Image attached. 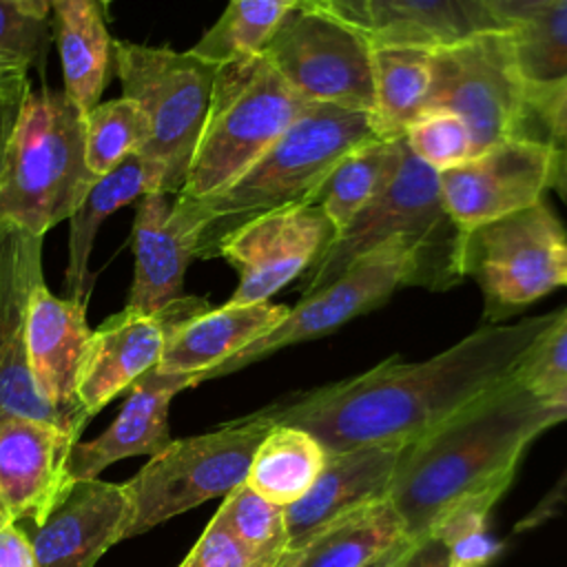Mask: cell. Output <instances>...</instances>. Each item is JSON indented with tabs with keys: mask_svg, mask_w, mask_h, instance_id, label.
Returning <instances> with one entry per match:
<instances>
[{
	"mask_svg": "<svg viewBox=\"0 0 567 567\" xmlns=\"http://www.w3.org/2000/svg\"><path fill=\"white\" fill-rule=\"evenodd\" d=\"M131 501L124 483L100 478L73 481L44 523L27 532L35 567H95L115 543L124 540Z\"/></svg>",
	"mask_w": 567,
	"mask_h": 567,
	"instance_id": "20",
	"label": "cell"
},
{
	"mask_svg": "<svg viewBox=\"0 0 567 567\" xmlns=\"http://www.w3.org/2000/svg\"><path fill=\"white\" fill-rule=\"evenodd\" d=\"M153 190L137 199L133 221L135 272L124 310L135 315H157L184 290L188 264L197 257V244L206 226L193 199Z\"/></svg>",
	"mask_w": 567,
	"mask_h": 567,
	"instance_id": "16",
	"label": "cell"
},
{
	"mask_svg": "<svg viewBox=\"0 0 567 567\" xmlns=\"http://www.w3.org/2000/svg\"><path fill=\"white\" fill-rule=\"evenodd\" d=\"M113 69L124 97L137 102L151 124L140 155L162 171V190L179 195L206 122L217 66L190 51L113 40Z\"/></svg>",
	"mask_w": 567,
	"mask_h": 567,
	"instance_id": "7",
	"label": "cell"
},
{
	"mask_svg": "<svg viewBox=\"0 0 567 567\" xmlns=\"http://www.w3.org/2000/svg\"><path fill=\"white\" fill-rule=\"evenodd\" d=\"M22 9H27L29 13L33 16H40V18H51V11H53V4L55 0H16Z\"/></svg>",
	"mask_w": 567,
	"mask_h": 567,
	"instance_id": "48",
	"label": "cell"
},
{
	"mask_svg": "<svg viewBox=\"0 0 567 567\" xmlns=\"http://www.w3.org/2000/svg\"><path fill=\"white\" fill-rule=\"evenodd\" d=\"M430 66L425 109L458 115L472 133L476 153L525 135L532 109L514 62L509 29L478 33L430 51Z\"/></svg>",
	"mask_w": 567,
	"mask_h": 567,
	"instance_id": "11",
	"label": "cell"
},
{
	"mask_svg": "<svg viewBox=\"0 0 567 567\" xmlns=\"http://www.w3.org/2000/svg\"><path fill=\"white\" fill-rule=\"evenodd\" d=\"M549 133V144L563 153L567 151V82L556 89L538 109L536 113Z\"/></svg>",
	"mask_w": 567,
	"mask_h": 567,
	"instance_id": "41",
	"label": "cell"
},
{
	"mask_svg": "<svg viewBox=\"0 0 567 567\" xmlns=\"http://www.w3.org/2000/svg\"><path fill=\"white\" fill-rule=\"evenodd\" d=\"M545 401L556 405V408H567V383L558 392H554L549 399H545Z\"/></svg>",
	"mask_w": 567,
	"mask_h": 567,
	"instance_id": "49",
	"label": "cell"
},
{
	"mask_svg": "<svg viewBox=\"0 0 567 567\" xmlns=\"http://www.w3.org/2000/svg\"><path fill=\"white\" fill-rule=\"evenodd\" d=\"M95 179L84 157V113L64 91L31 89L0 179V224L44 237Z\"/></svg>",
	"mask_w": 567,
	"mask_h": 567,
	"instance_id": "5",
	"label": "cell"
},
{
	"mask_svg": "<svg viewBox=\"0 0 567 567\" xmlns=\"http://www.w3.org/2000/svg\"><path fill=\"white\" fill-rule=\"evenodd\" d=\"M405 153V137L374 140L348 153L328 177L317 204L339 233L396 175Z\"/></svg>",
	"mask_w": 567,
	"mask_h": 567,
	"instance_id": "31",
	"label": "cell"
},
{
	"mask_svg": "<svg viewBox=\"0 0 567 567\" xmlns=\"http://www.w3.org/2000/svg\"><path fill=\"white\" fill-rule=\"evenodd\" d=\"M303 104L264 55L217 66L179 197L206 199L228 188L284 135Z\"/></svg>",
	"mask_w": 567,
	"mask_h": 567,
	"instance_id": "6",
	"label": "cell"
},
{
	"mask_svg": "<svg viewBox=\"0 0 567 567\" xmlns=\"http://www.w3.org/2000/svg\"><path fill=\"white\" fill-rule=\"evenodd\" d=\"M328 461L326 447L306 430L275 423L252 454L246 483L286 507L299 501Z\"/></svg>",
	"mask_w": 567,
	"mask_h": 567,
	"instance_id": "28",
	"label": "cell"
},
{
	"mask_svg": "<svg viewBox=\"0 0 567 567\" xmlns=\"http://www.w3.org/2000/svg\"><path fill=\"white\" fill-rule=\"evenodd\" d=\"M272 425L257 410L213 432L171 441L124 483L131 501V520L124 538L144 534L241 485L255 450Z\"/></svg>",
	"mask_w": 567,
	"mask_h": 567,
	"instance_id": "8",
	"label": "cell"
},
{
	"mask_svg": "<svg viewBox=\"0 0 567 567\" xmlns=\"http://www.w3.org/2000/svg\"><path fill=\"white\" fill-rule=\"evenodd\" d=\"M210 308L199 297H179L157 315L122 310L91 334L80 377V401L89 416L153 370L175 323Z\"/></svg>",
	"mask_w": 567,
	"mask_h": 567,
	"instance_id": "18",
	"label": "cell"
},
{
	"mask_svg": "<svg viewBox=\"0 0 567 567\" xmlns=\"http://www.w3.org/2000/svg\"><path fill=\"white\" fill-rule=\"evenodd\" d=\"M556 312L492 323L423 361L379 365L261 408L272 423L310 432L328 454L365 445L405 447L503 385Z\"/></svg>",
	"mask_w": 567,
	"mask_h": 567,
	"instance_id": "1",
	"label": "cell"
},
{
	"mask_svg": "<svg viewBox=\"0 0 567 567\" xmlns=\"http://www.w3.org/2000/svg\"><path fill=\"white\" fill-rule=\"evenodd\" d=\"M195 381L182 374H164L155 368L142 374L131 388L117 419L93 441H78L69 454L71 481L97 478V474L111 463L151 454L155 456L171 443L168 432V405L173 396Z\"/></svg>",
	"mask_w": 567,
	"mask_h": 567,
	"instance_id": "22",
	"label": "cell"
},
{
	"mask_svg": "<svg viewBox=\"0 0 567 567\" xmlns=\"http://www.w3.org/2000/svg\"><path fill=\"white\" fill-rule=\"evenodd\" d=\"M151 137L142 106L128 97L95 104L84 113V157L95 177L106 175L122 159L140 153Z\"/></svg>",
	"mask_w": 567,
	"mask_h": 567,
	"instance_id": "33",
	"label": "cell"
},
{
	"mask_svg": "<svg viewBox=\"0 0 567 567\" xmlns=\"http://www.w3.org/2000/svg\"><path fill=\"white\" fill-rule=\"evenodd\" d=\"M24 69H18V66H11L7 62H0V80L2 78H9V75H16V73H22Z\"/></svg>",
	"mask_w": 567,
	"mask_h": 567,
	"instance_id": "50",
	"label": "cell"
},
{
	"mask_svg": "<svg viewBox=\"0 0 567 567\" xmlns=\"http://www.w3.org/2000/svg\"><path fill=\"white\" fill-rule=\"evenodd\" d=\"M405 536L390 496L348 512L288 549L277 567H368Z\"/></svg>",
	"mask_w": 567,
	"mask_h": 567,
	"instance_id": "26",
	"label": "cell"
},
{
	"mask_svg": "<svg viewBox=\"0 0 567 567\" xmlns=\"http://www.w3.org/2000/svg\"><path fill=\"white\" fill-rule=\"evenodd\" d=\"M447 551L450 567H485L498 556L501 543L494 536H489L487 529H478L450 543Z\"/></svg>",
	"mask_w": 567,
	"mask_h": 567,
	"instance_id": "40",
	"label": "cell"
},
{
	"mask_svg": "<svg viewBox=\"0 0 567 567\" xmlns=\"http://www.w3.org/2000/svg\"><path fill=\"white\" fill-rule=\"evenodd\" d=\"M374 126L379 137L405 135L412 120L425 109L432 66L430 51L412 47H374Z\"/></svg>",
	"mask_w": 567,
	"mask_h": 567,
	"instance_id": "30",
	"label": "cell"
},
{
	"mask_svg": "<svg viewBox=\"0 0 567 567\" xmlns=\"http://www.w3.org/2000/svg\"><path fill=\"white\" fill-rule=\"evenodd\" d=\"M312 2H317L319 7L328 9L330 13H334L341 20L361 29V16H363L365 0H312Z\"/></svg>",
	"mask_w": 567,
	"mask_h": 567,
	"instance_id": "45",
	"label": "cell"
},
{
	"mask_svg": "<svg viewBox=\"0 0 567 567\" xmlns=\"http://www.w3.org/2000/svg\"><path fill=\"white\" fill-rule=\"evenodd\" d=\"M53 35L58 42L64 93L82 113L100 104L113 66V40L97 0H55Z\"/></svg>",
	"mask_w": 567,
	"mask_h": 567,
	"instance_id": "27",
	"label": "cell"
},
{
	"mask_svg": "<svg viewBox=\"0 0 567 567\" xmlns=\"http://www.w3.org/2000/svg\"><path fill=\"white\" fill-rule=\"evenodd\" d=\"M401 447L365 445L328 454L310 489L284 507L288 549L303 543L326 523L374 501L388 498Z\"/></svg>",
	"mask_w": 567,
	"mask_h": 567,
	"instance_id": "23",
	"label": "cell"
},
{
	"mask_svg": "<svg viewBox=\"0 0 567 567\" xmlns=\"http://www.w3.org/2000/svg\"><path fill=\"white\" fill-rule=\"evenodd\" d=\"M334 235L317 202L275 208L244 221L217 246V257L239 272V284L226 303L268 301L286 284L299 279Z\"/></svg>",
	"mask_w": 567,
	"mask_h": 567,
	"instance_id": "14",
	"label": "cell"
},
{
	"mask_svg": "<svg viewBox=\"0 0 567 567\" xmlns=\"http://www.w3.org/2000/svg\"><path fill=\"white\" fill-rule=\"evenodd\" d=\"M51 18L22 9L16 0H0V62L18 69H42L51 44Z\"/></svg>",
	"mask_w": 567,
	"mask_h": 567,
	"instance_id": "37",
	"label": "cell"
},
{
	"mask_svg": "<svg viewBox=\"0 0 567 567\" xmlns=\"http://www.w3.org/2000/svg\"><path fill=\"white\" fill-rule=\"evenodd\" d=\"M29 93H31V82L27 78V71L0 80V179L7 166V157L11 151L18 124L22 120V111Z\"/></svg>",
	"mask_w": 567,
	"mask_h": 567,
	"instance_id": "39",
	"label": "cell"
},
{
	"mask_svg": "<svg viewBox=\"0 0 567 567\" xmlns=\"http://www.w3.org/2000/svg\"><path fill=\"white\" fill-rule=\"evenodd\" d=\"M551 188H556L567 199V151H556V164H554V177Z\"/></svg>",
	"mask_w": 567,
	"mask_h": 567,
	"instance_id": "47",
	"label": "cell"
},
{
	"mask_svg": "<svg viewBox=\"0 0 567 567\" xmlns=\"http://www.w3.org/2000/svg\"><path fill=\"white\" fill-rule=\"evenodd\" d=\"M383 140L368 111L306 102L284 135L228 188L193 199L206 226L197 257H217L219 241L244 221L319 199L337 164L354 148Z\"/></svg>",
	"mask_w": 567,
	"mask_h": 567,
	"instance_id": "3",
	"label": "cell"
},
{
	"mask_svg": "<svg viewBox=\"0 0 567 567\" xmlns=\"http://www.w3.org/2000/svg\"><path fill=\"white\" fill-rule=\"evenodd\" d=\"M412 540H414V538H403L401 543H396L394 547H390L383 556H379L377 560H372L368 567H396V565L401 563L403 554L408 551V547H410Z\"/></svg>",
	"mask_w": 567,
	"mask_h": 567,
	"instance_id": "46",
	"label": "cell"
},
{
	"mask_svg": "<svg viewBox=\"0 0 567 567\" xmlns=\"http://www.w3.org/2000/svg\"><path fill=\"white\" fill-rule=\"evenodd\" d=\"M551 0H496V13L505 29H512L516 22L549 4Z\"/></svg>",
	"mask_w": 567,
	"mask_h": 567,
	"instance_id": "44",
	"label": "cell"
},
{
	"mask_svg": "<svg viewBox=\"0 0 567 567\" xmlns=\"http://www.w3.org/2000/svg\"><path fill=\"white\" fill-rule=\"evenodd\" d=\"M514 379L540 399H549L567 383V308L532 343L514 370Z\"/></svg>",
	"mask_w": 567,
	"mask_h": 567,
	"instance_id": "36",
	"label": "cell"
},
{
	"mask_svg": "<svg viewBox=\"0 0 567 567\" xmlns=\"http://www.w3.org/2000/svg\"><path fill=\"white\" fill-rule=\"evenodd\" d=\"M396 567H450L447 547L432 534L414 538Z\"/></svg>",
	"mask_w": 567,
	"mask_h": 567,
	"instance_id": "43",
	"label": "cell"
},
{
	"mask_svg": "<svg viewBox=\"0 0 567 567\" xmlns=\"http://www.w3.org/2000/svg\"><path fill=\"white\" fill-rule=\"evenodd\" d=\"M463 272L485 295V317L501 321L567 286V235L554 210L538 202L465 235Z\"/></svg>",
	"mask_w": 567,
	"mask_h": 567,
	"instance_id": "10",
	"label": "cell"
},
{
	"mask_svg": "<svg viewBox=\"0 0 567 567\" xmlns=\"http://www.w3.org/2000/svg\"><path fill=\"white\" fill-rule=\"evenodd\" d=\"M80 436L29 416H0V501L13 523L40 525L73 485L66 463Z\"/></svg>",
	"mask_w": 567,
	"mask_h": 567,
	"instance_id": "19",
	"label": "cell"
},
{
	"mask_svg": "<svg viewBox=\"0 0 567 567\" xmlns=\"http://www.w3.org/2000/svg\"><path fill=\"white\" fill-rule=\"evenodd\" d=\"M392 239H401L414 250V286L447 290L465 277V233L443 206L439 173L425 166L408 144L403 162L383 193L352 217L299 277L301 292L310 295L328 286L357 259Z\"/></svg>",
	"mask_w": 567,
	"mask_h": 567,
	"instance_id": "4",
	"label": "cell"
},
{
	"mask_svg": "<svg viewBox=\"0 0 567 567\" xmlns=\"http://www.w3.org/2000/svg\"><path fill=\"white\" fill-rule=\"evenodd\" d=\"M414 250L401 239L385 241L357 259L341 277L328 286L303 295L301 301L288 310L279 326H275L268 334L259 337L226 365H221L217 377L237 372L281 348L326 337L354 317L385 303L396 288L414 286Z\"/></svg>",
	"mask_w": 567,
	"mask_h": 567,
	"instance_id": "12",
	"label": "cell"
},
{
	"mask_svg": "<svg viewBox=\"0 0 567 567\" xmlns=\"http://www.w3.org/2000/svg\"><path fill=\"white\" fill-rule=\"evenodd\" d=\"M556 148L529 135L507 137L439 173L441 199L461 233L543 202L551 188Z\"/></svg>",
	"mask_w": 567,
	"mask_h": 567,
	"instance_id": "13",
	"label": "cell"
},
{
	"mask_svg": "<svg viewBox=\"0 0 567 567\" xmlns=\"http://www.w3.org/2000/svg\"><path fill=\"white\" fill-rule=\"evenodd\" d=\"M299 0H228L217 22L188 51L215 66L261 55Z\"/></svg>",
	"mask_w": 567,
	"mask_h": 567,
	"instance_id": "32",
	"label": "cell"
},
{
	"mask_svg": "<svg viewBox=\"0 0 567 567\" xmlns=\"http://www.w3.org/2000/svg\"><path fill=\"white\" fill-rule=\"evenodd\" d=\"M403 137L408 148L436 173L450 171L476 153L465 122L445 109H423Z\"/></svg>",
	"mask_w": 567,
	"mask_h": 567,
	"instance_id": "35",
	"label": "cell"
},
{
	"mask_svg": "<svg viewBox=\"0 0 567 567\" xmlns=\"http://www.w3.org/2000/svg\"><path fill=\"white\" fill-rule=\"evenodd\" d=\"M93 330L84 299H60L40 281L27 308V352L42 399L80 436L91 419L80 401V377Z\"/></svg>",
	"mask_w": 567,
	"mask_h": 567,
	"instance_id": "17",
	"label": "cell"
},
{
	"mask_svg": "<svg viewBox=\"0 0 567 567\" xmlns=\"http://www.w3.org/2000/svg\"><path fill=\"white\" fill-rule=\"evenodd\" d=\"M361 31L372 47L436 51L505 24L496 0H365Z\"/></svg>",
	"mask_w": 567,
	"mask_h": 567,
	"instance_id": "24",
	"label": "cell"
},
{
	"mask_svg": "<svg viewBox=\"0 0 567 567\" xmlns=\"http://www.w3.org/2000/svg\"><path fill=\"white\" fill-rule=\"evenodd\" d=\"M213 518L272 567L288 551L284 507L257 494L246 481L224 496Z\"/></svg>",
	"mask_w": 567,
	"mask_h": 567,
	"instance_id": "34",
	"label": "cell"
},
{
	"mask_svg": "<svg viewBox=\"0 0 567 567\" xmlns=\"http://www.w3.org/2000/svg\"><path fill=\"white\" fill-rule=\"evenodd\" d=\"M567 421L556 408L523 388L514 374L434 430L401 447L390 501L408 538L430 534L458 501L485 489H507L536 436Z\"/></svg>",
	"mask_w": 567,
	"mask_h": 567,
	"instance_id": "2",
	"label": "cell"
},
{
	"mask_svg": "<svg viewBox=\"0 0 567 567\" xmlns=\"http://www.w3.org/2000/svg\"><path fill=\"white\" fill-rule=\"evenodd\" d=\"M0 567H35L31 540L13 520L0 525Z\"/></svg>",
	"mask_w": 567,
	"mask_h": 567,
	"instance_id": "42",
	"label": "cell"
},
{
	"mask_svg": "<svg viewBox=\"0 0 567 567\" xmlns=\"http://www.w3.org/2000/svg\"><path fill=\"white\" fill-rule=\"evenodd\" d=\"M162 182V171L140 153L128 155L115 168L93 182L80 206L69 217L66 290L71 299L89 301L93 288L89 261L102 221L117 208L144 197L146 193H164Z\"/></svg>",
	"mask_w": 567,
	"mask_h": 567,
	"instance_id": "25",
	"label": "cell"
},
{
	"mask_svg": "<svg viewBox=\"0 0 567 567\" xmlns=\"http://www.w3.org/2000/svg\"><path fill=\"white\" fill-rule=\"evenodd\" d=\"M288 310L268 301L206 308L171 328L155 370L190 377L195 385L215 379L221 365L279 326Z\"/></svg>",
	"mask_w": 567,
	"mask_h": 567,
	"instance_id": "21",
	"label": "cell"
},
{
	"mask_svg": "<svg viewBox=\"0 0 567 567\" xmlns=\"http://www.w3.org/2000/svg\"><path fill=\"white\" fill-rule=\"evenodd\" d=\"M4 523H11V518H9V514H7V507H4V503L0 501V525H4Z\"/></svg>",
	"mask_w": 567,
	"mask_h": 567,
	"instance_id": "51",
	"label": "cell"
},
{
	"mask_svg": "<svg viewBox=\"0 0 567 567\" xmlns=\"http://www.w3.org/2000/svg\"><path fill=\"white\" fill-rule=\"evenodd\" d=\"M42 277V235L18 224H0V416L64 419L42 399L27 352V308ZM71 432V430H69ZM73 434V432H71ZM78 436V434H75Z\"/></svg>",
	"mask_w": 567,
	"mask_h": 567,
	"instance_id": "15",
	"label": "cell"
},
{
	"mask_svg": "<svg viewBox=\"0 0 567 567\" xmlns=\"http://www.w3.org/2000/svg\"><path fill=\"white\" fill-rule=\"evenodd\" d=\"M179 567H272L244 543H239L215 518L206 525L199 540L193 545Z\"/></svg>",
	"mask_w": 567,
	"mask_h": 567,
	"instance_id": "38",
	"label": "cell"
},
{
	"mask_svg": "<svg viewBox=\"0 0 567 567\" xmlns=\"http://www.w3.org/2000/svg\"><path fill=\"white\" fill-rule=\"evenodd\" d=\"M532 113L567 82V0H551L509 29Z\"/></svg>",
	"mask_w": 567,
	"mask_h": 567,
	"instance_id": "29",
	"label": "cell"
},
{
	"mask_svg": "<svg viewBox=\"0 0 567 567\" xmlns=\"http://www.w3.org/2000/svg\"><path fill=\"white\" fill-rule=\"evenodd\" d=\"M306 102L374 111V47L354 24L299 0L261 53Z\"/></svg>",
	"mask_w": 567,
	"mask_h": 567,
	"instance_id": "9",
	"label": "cell"
}]
</instances>
